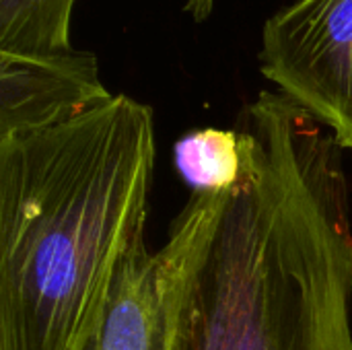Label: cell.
<instances>
[{
	"label": "cell",
	"mask_w": 352,
	"mask_h": 350,
	"mask_svg": "<svg viewBox=\"0 0 352 350\" xmlns=\"http://www.w3.org/2000/svg\"><path fill=\"white\" fill-rule=\"evenodd\" d=\"M235 130L237 184L192 192L157 252L167 350H352L342 149L274 91H260Z\"/></svg>",
	"instance_id": "6da1fadb"
},
{
	"label": "cell",
	"mask_w": 352,
	"mask_h": 350,
	"mask_svg": "<svg viewBox=\"0 0 352 350\" xmlns=\"http://www.w3.org/2000/svg\"><path fill=\"white\" fill-rule=\"evenodd\" d=\"M153 109L124 93L0 140V350H89L144 241Z\"/></svg>",
	"instance_id": "7a4b0ae2"
},
{
	"label": "cell",
	"mask_w": 352,
	"mask_h": 350,
	"mask_svg": "<svg viewBox=\"0 0 352 350\" xmlns=\"http://www.w3.org/2000/svg\"><path fill=\"white\" fill-rule=\"evenodd\" d=\"M262 74L352 151V0H295L270 14Z\"/></svg>",
	"instance_id": "3957f363"
},
{
	"label": "cell",
	"mask_w": 352,
	"mask_h": 350,
	"mask_svg": "<svg viewBox=\"0 0 352 350\" xmlns=\"http://www.w3.org/2000/svg\"><path fill=\"white\" fill-rule=\"evenodd\" d=\"M111 95L93 52L0 50V140L68 122Z\"/></svg>",
	"instance_id": "277c9868"
},
{
	"label": "cell",
	"mask_w": 352,
	"mask_h": 350,
	"mask_svg": "<svg viewBox=\"0 0 352 350\" xmlns=\"http://www.w3.org/2000/svg\"><path fill=\"white\" fill-rule=\"evenodd\" d=\"M89 350H167L159 258L146 243L126 258Z\"/></svg>",
	"instance_id": "5b68a950"
},
{
	"label": "cell",
	"mask_w": 352,
	"mask_h": 350,
	"mask_svg": "<svg viewBox=\"0 0 352 350\" xmlns=\"http://www.w3.org/2000/svg\"><path fill=\"white\" fill-rule=\"evenodd\" d=\"M175 167L192 192H221L237 184L243 165L241 138L235 128L192 130L175 142Z\"/></svg>",
	"instance_id": "8992f818"
},
{
	"label": "cell",
	"mask_w": 352,
	"mask_h": 350,
	"mask_svg": "<svg viewBox=\"0 0 352 350\" xmlns=\"http://www.w3.org/2000/svg\"><path fill=\"white\" fill-rule=\"evenodd\" d=\"M76 0H0V50H70V23Z\"/></svg>",
	"instance_id": "52a82bcc"
},
{
	"label": "cell",
	"mask_w": 352,
	"mask_h": 350,
	"mask_svg": "<svg viewBox=\"0 0 352 350\" xmlns=\"http://www.w3.org/2000/svg\"><path fill=\"white\" fill-rule=\"evenodd\" d=\"M214 2L217 0H186L184 2V10L196 21L202 23L210 17V12L214 10Z\"/></svg>",
	"instance_id": "ba28073f"
}]
</instances>
